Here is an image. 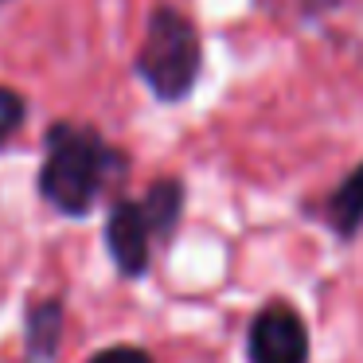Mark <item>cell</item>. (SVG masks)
I'll return each instance as SVG.
<instances>
[{
    "label": "cell",
    "mask_w": 363,
    "mask_h": 363,
    "mask_svg": "<svg viewBox=\"0 0 363 363\" xmlns=\"http://www.w3.org/2000/svg\"><path fill=\"white\" fill-rule=\"evenodd\" d=\"M82 363H157V359H152V352H145L137 344H110V347H98L94 355H86Z\"/></svg>",
    "instance_id": "cell-8"
},
{
    "label": "cell",
    "mask_w": 363,
    "mask_h": 363,
    "mask_svg": "<svg viewBox=\"0 0 363 363\" xmlns=\"http://www.w3.org/2000/svg\"><path fill=\"white\" fill-rule=\"evenodd\" d=\"M0 4H4V0H0Z\"/></svg>",
    "instance_id": "cell-10"
},
{
    "label": "cell",
    "mask_w": 363,
    "mask_h": 363,
    "mask_svg": "<svg viewBox=\"0 0 363 363\" xmlns=\"http://www.w3.org/2000/svg\"><path fill=\"white\" fill-rule=\"evenodd\" d=\"M129 172V152L98 125L79 118H55L43 129V160L35 172V196L63 219H86L106 191Z\"/></svg>",
    "instance_id": "cell-1"
},
{
    "label": "cell",
    "mask_w": 363,
    "mask_h": 363,
    "mask_svg": "<svg viewBox=\"0 0 363 363\" xmlns=\"http://www.w3.org/2000/svg\"><path fill=\"white\" fill-rule=\"evenodd\" d=\"M344 0H301V16L305 20H320L328 16V12H336Z\"/></svg>",
    "instance_id": "cell-9"
},
{
    "label": "cell",
    "mask_w": 363,
    "mask_h": 363,
    "mask_svg": "<svg viewBox=\"0 0 363 363\" xmlns=\"http://www.w3.org/2000/svg\"><path fill=\"white\" fill-rule=\"evenodd\" d=\"M67 336L63 297H28L24 305V363H55Z\"/></svg>",
    "instance_id": "cell-5"
},
{
    "label": "cell",
    "mask_w": 363,
    "mask_h": 363,
    "mask_svg": "<svg viewBox=\"0 0 363 363\" xmlns=\"http://www.w3.org/2000/svg\"><path fill=\"white\" fill-rule=\"evenodd\" d=\"M313 340L293 301H266L246 324V363H308Z\"/></svg>",
    "instance_id": "cell-4"
},
{
    "label": "cell",
    "mask_w": 363,
    "mask_h": 363,
    "mask_svg": "<svg viewBox=\"0 0 363 363\" xmlns=\"http://www.w3.org/2000/svg\"><path fill=\"white\" fill-rule=\"evenodd\" d=\"M313 215L336 235V242H355L363 230V160L313 207Z\"/></svg>",
    "instance_id": "cell-6"
},
{
    "label": "cell",
    "mask_w": 363,
    "mask_h": 363,
    "mask_svg": "<svg viewBox=\"0 0 363 363\" xmlns=\"http://www.w3.org/2000/svg\"><path fill=\"white\" fill-rule=\"evenodd\" d=\"M188 211L184 176H157L141 196H121L106 211L102 242L113 269L125 281H141L152 266V250L176 238Z\"/></svg>",
    "instance_id": "cell-2"
},
{
    "label": "cell",
    "mask_w": 363,
    "mask_h": 363,
    "mask_svg": "<svg viewBox=\"0 0 363 363\" xmlns=\"http://www.w3.org/2000/svg\"><path fill=\"white\" fill-rule=\"evenodd\" d=\"M28 125V98L16 86L0 82V149H9V141Z\"/></svg>",
    "instance_id": "cell-7"
},
{
    "label": "cell",
    "mask_w": 363,
    "mask_h": 363,
    "mask_svg": "<svg viewBox=\"0 0 363 363\" xmlns=\"http://www.w3.org/2000/svg\"><path fill=\"white\" fill-rule=\"evenodd\" d=\"M133 74L160 106H184L203 74L199 24L176 4H157L145 24V40L133 55Z\"/></svg>",
    "instance_id": "cell-3"
}]
</instances>
